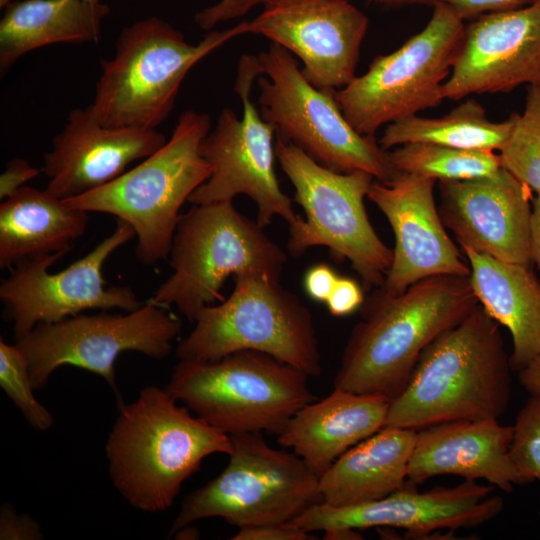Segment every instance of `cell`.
<instances>
[{
  "label": "cell",
  "instance_id": "obj_42",
  "mask_svg": "<svg viewBox=\"0 0 540 540\" xmlns=\"http://www.w3.org/2000/svg\"><path fill=\"white\" fill-rule=\"evenodd\" d=\"M325 539L329 540H343V539H359L360 535L355 529L336 528L324 531Z\"/></svg>",
  "mask_w": 540,
  "mask_h": 540
},
{
  "label": "cell",
  "instance_id": "obj_19",
  "mask_svg": "<svg viewBox=\"0 0 540 540\" xmlns=\"http://www.w3.org/2000/svg\"><path fill=\"white\" fill-rule=\"evenodd\" d=\"M443 225L461 247L532 269V191L503 167L487 177L439 181Z\"/></svg>",
  "mask_w": 540,
  "mask_h": 540
},
{
  "label": "cell",
  "instance_id": "obj_14",
  "mask_svg": "<svg viewBox=\"0 0 540 540\" xmlns=\"http://www.w3.org/2000/svg\"><path fill=\"white\" fill-rule=\"evenodd\" d=\"M260 76L255 55L240 58L235 92L242 102L241 118L224 108L213 130L202 140L200 153L211 167L210 177L188 198L191 204L233 200L247 195L257 206V222L263 228L275 216L289 226L299 218L292 199L285 194L274 169L275 127L265 121L251 100L253 82Z\"/></svg>",
  "mask_w": 540,
  "mask_h": 540
},
{
  "label": "cell",
  "instance_id": "obj_18",
  "mask_svg": "<svg viewBox=\"0 0 540 540\" xmlns=\"http://www.w3.org/2000/svg\"><path fill=\"white\" fill-rule=\"evenodd\" d=\"M540 85V0L479 15L464 25L444 99Z\"/></svg>",
  "mask_w": 540,
  "mask_h": 540
},
{
  "label": "cell",
  "instance_id": "obj_1",
  "mask_svg": "<svg viewBox=\"0 0 540 540\" xmlns=\"http://www.w3.org/2000/svg\"><path fill=\"white\" fill-rule=\"evenodd\" d=\"M479 302L469 276L437 275L400 294L381 287L364 298L334 378V388L395 399L424 349Z\"/></svg>",
  "mask_w": 540,
  "mask_h": 540
},
{
  "label": "cell",
  "instance_id": "obj_41",
  "mask_svg": "<svg viewBox=\"0 0 540 540\" xmlns=\"http://www.w3.org/2000/svg\"><path fill=\"white\" fill-rule=\"evenodd\" d=\"M530 246L533 264L540 272V195L532 200Z\"/></svg>",
  "mask_w": 540,
  "mask_h": 540
},
{
  "label": "cell",
  "instance_id": "obj_10",
  "mask_svg": "<svg viewBox=\"0 0 540 540\" xmlns=\"http://www.w3.org/2000/svg\"><path fill=\"white\" fill-rule=\"evenodd\" d=\"M275 156L295 189L305 219L289 226L287 249L294 257L325 246L336 261L349 260L367 289L381 287L393 259L368 218L364 198L374 177L361 170L331 171L276 136Z\"/></svg>",
  "mask_w": 540,
  "mask_h": 540
},
{
  "label": "cell",
  "instance_id": "obj_8",
  "mask_svg": "<svg viewBox=\"0 0 540 540\" xmlns=\"http://www.w3.org/2000/svg\"><path fill=\"white\" fill-rule=\"evenodd\" d=\"M308 378L268 354L245 350L216 360H179L165 389L229 436L278 434L302 407L316 400Z\"/></svg>",
  "mask_w": 540,
  "mask_h": 540
},
{
  "label": "cell",
  "instance_id": "obj_17",
  "mask_svg": "<svg viewBox=\"0 0 540 540\" xmlns=\"http://www.w3.org/2000/svg\"><path fill=\"white\" fill-rule=\"evenodd\" d=\"M493 485L467 481L453 487L419 492L407 482L390 495L360 505L333 507L319 502L291 521L306 532L329 529L391 527L410 536H426L438 530H457L481 525L501 513L502 497Z\"/></svg>",
  "mask_w": 540,
  "mask_h": 540
},
{
  "label": "cell",
  "instance_id": "obj_36",
  "mask_svg": "<svg viewBox=\"0 0 540 540\" xmlns=\"http://www.w3.org/2000/svg\"><path fill=\"white\" fill-rule=\"evenodd\" d=\"M534 0H434L448 5L464 21L479 15L521 8Z\"/></svg>",
  "mask_w": 540,
  "mask_h": 540
},
{
  "label": "cell",
  "instance_id": "obj_35",
  "mask_svg": "<svg viewBox=\"0 0 540 540\" xmlns=\"http://www.w3.org/2000/svg\"><path fill=\"white\" fill-rule=\"evenodd\" d=\"M364 298L362 288L355 280L339 276L326 304L331 315L342 317L359 309Z\"/></svg>",
  "mask_w": 540,
  "mask_h": 540
},
{
  "label": "cell",
  "instance_id": "obj_31",
  "mask_svg": "<svg viewBox=\"0 0 540 540\" xmlns=\"http://www.w3.org/2000/svg\"><path fill=\"white\" fill-rule=\"evenodd\" d=\"M0 386L26 421L38 431H47L54 424L50 411L33 394L28 363L15 344L0 339Z\"/></svg>",
  "mask_w": 540,
  "mask_h": 540
},
{
  "label": "cell",
  "instance_id": "obj_39",
  "mask_svg": "<svg viewBox=\"0 0 540 540\" xmlns=\"http://www.w3.org/2000/svg\"><path fill=\"white\" fill-rule=\"evenodd\" d=\"M41 171L25 159H12L0 175V199L4 200L12 195L25 186V183L37 177Z\"/></svg>",
  "mask_w": 540,
  "mask_h": 540
},
{
  "label": "cell",
  "instance_id": "obj_44",
  "mask_svg": "<svg viewBox=\"0 0 540 540\" xmlns=\"http://www.w3.org/2000/svg\"><path fill=\"white\" fill-rule=\"evenodd\" d=\"M172 537L175 539H198L200 533L197 528L189 524L178 530Z\"/></svg>",
  "mask_w": 540,
  "mask_h": 540
},
{
  "label": "cell",
  "instance_id": "obj_15",
  "mask_svg": "<svg viewBox=\"0 0 540 540\" xmlns=\"http://www.w3.org/2000/svg\"><path fill=\"white\" fill-rule=\"evenodd\" d=\"M136 237L117 219L113 232L81 259L57 273L49 268L68 251L24 259L10 267L0 284V300L15 338L41 323H54L90 309L131 312L143 304L130 286L108 285L103 265L119 247Z\"/></svg>",
  "mask_w": 540,
  "mask_h": 540
},
{
  "label": "cell",
  "instance_id": "obj_38",
  "mask_svg": "<svg viewBox=\"0 0 540 540\" xmlns=\"http://www.w3.org/2000/svg\"><path fill=\"white\" fill-rule=\"evenodd\" d=\"M338 277L328 264H316L310 267L304 275L305 292L311 299L326 303Z\"/></svg>",
  "mask_w": 540,
  "mask_h": 540
},
{
  "label": "cell",
  "instance_id": "obj_11",
  "mask_svg": "<svg viewBox=\"0 0 540 540\" xmlns=\"http://www.w3.org/2000/svg\"><path fill=\"white\" fill-rule=\"evenodd\" d=\"M230 437L227 466L185 496L168 538L186 525L211 517L239 529L288 523L322 502L319 476L294 452L270 446L260 432Z\"/></svg>",
  "mask_w": 540,
  "mask_h": 540
},
{
  "label": "cell",
  "instance_id": "obj_5",
  "mask_svg": "<svg viewBox=\"0 0 540 540\" xmlns=\"http://www.w3.org/2000/svg\"><path fill=\"white\" fill-rule=\"evenodd\" d=\"M210 117L183 112L170 139L116 179L63 202L86 212H101L129 223L136 233V256L153 265L169 255L180 208L211 175L200 153Z\"/></svg>",
  "mask_w": 540,
  "mask_h": 540
},
{
  "label": "cell",
  "instance_id": "obj_30",
  "mask_svg": "<svg viewBox=\"0 0 540 540\" xmlns=\"http://www.w3.org/2000/svg\"><path fill=\"white\" fill-rule=\"evenodd\" d=\"M501 166L540 195V85H529L522 114L499 150Z\"/></svg>",
  "mask_w": 540,
  "mask_h": 540
},
{
  "label": "cell",
  "instance_id": "obj_21",
  "mask_svg": "<svg viewBox=\"0 0 540 540\" xmlns=\"http://www.w3.org/2000/svg\"><path fill=\"white\" fill-rule=\"evenodd\" d=\"M166 141L157 130L105 126L91 104L75 108L43 157L42 171L49 179L46 190L64 200L97 189Z\"/></svg>",
  "mask_w": 540,
  "mask_h": 540
},
{
  "label": "cell",
  "instance_id": "obj_9",
  "mask_svg": "<svg viewBox=\"0 0 540 540\" xmlns=\"http://www.w3.org/2000/svg\"><path fill=\"white\" fill-rule=\"evenodd\" d=\"M255 60L260 73L259 110L263 119L275 127L277 137L337 173L361 170L384 184L399 174L389 151L374 136L357 132L333 92L313 86L290 52L271 43L267 50L255 55Z\"/></svg>",
  "mask_w": 540,
  "mask_h": 540
},
{
  "label": "cell",
  "instance_id": "obj_46",
  "mask_svg": "<svg viewBox=\"0 0 540 540\" xmlns=\"http://www.w3.org/2000/svg\"><path fill=\"white\" fill-rule=\"evenodd\" d=\"M87 1H90V2H95V3H97V2H101V0H87Z\"/></svg>",
  "mask_w": 540,
  "mask_h": 540
},
{
  "label": "cell",
  "instance_id": "obj_33",
  "mask_svg": "<svg viewBox=\"0 0 540 540\" xmlns=\"http://www.w3.org/2000/svg\"><path fill=\"white\" fill-rule=\"evenodd\" d=\"M43 538L40 525L29 515L17 513L10 504L1 507V540H40Z\"/></svg>",
  "mask_w": 540,
  "mask_h": 540
},
{
  "label": "cell",
  "instance_id": "obj_37",
  "mask_svg": "<svg viewBox=\"0 0 540 540\" xmlns=\"http://www.w3.org/2000/svg\"><path fill=\"white\" fill-rule=\"evenodd\" d=\"M232 540H308L309 532L291 522L241 528Z\"/></svg>",
  "mask_w": 540,
  "mask_h": 540
},
{
  "label": "cell",
  "instance_id": "obj_25",
  "mask_svg": "<svg viewBox=\"0 0 540 540\" xmlns=\"http://www.w3.org/2000/svg\"><path fill=\"white\" fill-rule=\"evenodd\" d=\"M461 249L479 304L512 336L510 365L519 371L540 355V281L532 269Z\"/></svg>",
  "mask_w": 540,
  "mask_h": 540
},
{
  "label": "cell",
  "instance_id": "obj_16",
  "mask_svg": "<svg viewBox=\"0 0 540 540\" xmlns=\"http://www.w3.org/2000/svg\"><path fill=\"white\" fill-rule=\"evenodd\" d=\"M246 34L262 35L295 54L315 87L334 92L356 77L368 17L347 0H262Z\"/></svg>",
  "mask_w": 540,
  "mask_h": 540
},
{
  "label": "cell",
  "instance_id": "obj_3",
  "mask_svg": "<svg viewBox=\"0 0 540 540\" xmlns=\"http://www.w3.org/2000/svg\"><path fill=\"white\" fill-rule=\"evenodd\" d=\"M494 320L479 304L422 352L390 401L385 426L409 429L453 420H498L511 396V365Z\"/></svg>",
  "mask_w": 540,
  "mask_h": 540
},
{
  "label": "cell",
  "instance_id": "obj_45",
  "mask_svg": "<svg viewBox=\"0 0 540 540\" xmlns=\"http://www.w3.org/2000/svg\"><path fill=\"white\" fill-rule=\"evenodd\" d=\"M14 2L13 0H0V7L6 8L9 4Z\"/></svg>",
  "mask_w": 540,
  "mask_h": 540
},
{
  "label": "cell",
  "instance_id": "obj_43",
  "mask_svg": "<svg viewBox=\"0 0 540 540\" xmlns=\"http://www.w3.org/2000/svg\"><path fill=\"white\" fill-rule=\"evenodd\" d=\"M382 4L387 5H425L433 6L434 0H371Z\"/></svg>",
  "mask_w": 540,
  "mask_h": 540
},
{
  "label": "cell",
  "instance_id": "obj_7",
  "mask_svg": "<svg viewBox=\"0 0 540 540\" xmlns=\"http://www.w3.org/2000/svg\"><path fill=\"white\" fill-rule=\"evenodd\" d=\"M173 273L151 300L175 306L190 322L206 306L223 301L229 276L261 272L281 279L287 254L233 200L192 204L179 218L169 252Z\"/></svg>",
  "mask_w": 540,
  "mask_h": 540
},
{
  "label": "cell",
  "instance_id": "obj_13",
  "mask_svg": "<svg viewBox=\"0 0 540 540\" xmlns=\"http://www.w3.org/2000/svg\"><path fill=\"white\" fill-rule=\"evenodd\" d=\"M182 328L181 320L152 300L125 314H77L54 323H41L16 337L26 357L34 389L42 388L59 367L71 365L102 377L119 403L115 362L134 351L153 359L166 358Z\"/></svg>",
  "mask_w": 540,
  "mask_h": 540
},
{
  "label": "cell",
  "instance_id": "obj_4",
  "mask_svg": "<svg viewBox=\"0 0 540 540\" xmlns=\"http://www.w3.org/2000/svg\"><path fill=\"white\" fill-rule=\"evenodd\" d=\"M246 22L211 31L197 44L165 20L151 16L122 28L115 53L102 59L91 104L108 127L156 130L173 110L180 86L202 58L237 36Z\"/></svg>",
  "mask_w": 540,
  "mask_h": 540
},
{
  "label": "cell",
  "instance_id": "obj_34",
  "mask_svg": "<svg viewBox=\"0 0 540 540\" xmlns=\"http://www.w3.org/2000/svg\"><path fill=\"white\" fill-rule=\"evenodd\" d=\"M262 0H220L195 14V23L203 30H210L224 23L247 14Z\"/></svg>",
  "mask_w": 540,
  "mask_h": 540
},
{
  "label": "cell",
  "instance_id": "obj_6",
  "mask_svg": "<svg viewBox=\"0 0 540 540\" xmlns=\"http://www.w3.org/2000/svg\"><path fill=\"white\" fill-rule=\"evenodd\" d=\"M232 278L230 296L198 313L193 330L176 348L179 360H216L250 350L319 376L321 355L310 309L268 274L245 272Z\"/></svg>",
  "mask_w": 540,
  "mask_h": 540
},
{
  "label": "cell",
  "instance_id": "obj_22",
  "mask_svg": "<svg viewBox=\"0 0 540 540\" xmlns=\"http://www.w3.org/2000/svg\"><path fill=\"white\" fill-rule=\"evenodd\" d=\"M513 426L496 419L453 420L416 431L407 482L418 485L438 475H457L467 481L484 479L504 492L526 484L514 466L509 449Z\"/></svg>",
  "mask_w": 540,
  "mask_h": 540
},
{
  "label": "cell",
  "instance_id": "obj_12",
  "mask_svg": "<svg viewBox=\"0 0 540 540\" xmlns=\"http://www.w3.org/2000/svg\"><path fill=\"white\" fill-rule=\"evenodd\" d=\"M427 25L387 55H379L368 70L333 92L354 129L374 136L384 125L438 106L442 86L451 73L464 20L437 2Z\"/></svg>",
  "mask_w": 540,
  "mask_h": 540
},
{
  "label": "cell",
  "instance_id": "obj_23",
  "mask_svg": "<svg viewBox=\"0 0 540 540\" xmlns=\"http://www.w3.org/2000/svg\"><path fill=\"white\" fill-rule=\"evenodd\" d=\"M390 401L379 395L334 388L302 407L277 434L318 476L343 453L386 424Z\"/></svg>",
  "mask_w": 540,
  "mask_h": 540
},
{
  "label": "cell",
  "instance_id": "obj_40",
  "mask_svg": "<svg viewBox=\"0 0 540 540\" xmlns=\"http://www.w3.org/2000/svg\"><path fill=\"white\" fill-rule=\"evenodd\" d=\"M518 372V380L529 395H540V355Z\"/></svg>",
  "mask_w": 540,
  "mask_h": 540
},
{
  "label": "cell",
  "instance_id": "obj_26",
  "mask_svg": "<svg viewBox=\"0 0 540 540\" xmlns=\"http://www.w3.org/2000/svg\"><path fill=\"white\" fill-rule=\"evenodd\" d=\"M88 220V212L67 206L46 189L21 187L0 205V268L68 251Z\"/></svg>",
  "mask_w": 540,
  "mask_h": 540
},
{
  "label": "cell",
  "instance_id": "obj_24",
  "mask_svg": "<svg viewBox=\"0 0 540 540\" xmlns=\"http://www.w3.org/2000/svg\"><path fill=\"white\" fill-rule=\"evenodd\" d=\"M416 430L384 426L343 453L319 476L323 503L348 507L384 498L407 483Z\"/></svg>",
  "mask_w": 540,
  "mask_h": 540
},
{
  "label": "cell",
  "instance_id": "obj_32",
  "mask_svg": "<svg viewBox=\"0 0 540 540\" xmlns=\"http://www.w3.org/2000/svg\"><path fill=\"white\" fill-rule=\"evenodd\" d=\"M513 426L510 458L525 483L540 480V395H530Z\"/></svg>",
  "mask_w": 540,
  "mask_h": 540
},
{
  "label": "cell",
  "instance_id": "obj_28",
  "mask_svg": "<svg viewBox=\"0 0 540 540\" xmlns=\"http://www.w3.org/2000/svg\"><path fill=\"white\" fill-rule=\"evenodd\" d=\"M516 113L502 122L488 119L484 107L467 99L436 118L417 115L388 124L378 143L384 150L407 144L428 143L467 150L494 151L506 142Z\"/></svg>",
  "mask_w": 540,
  "mask_h": 540
},
{
  "label": "cell",
  "instance_id": "obj_29",
  "mask_svg": "<svg viewBox=\"0 0 540 540\" xmlns=\"http://www.w3.org/2000/svg\"><path fill=\"white\" fill-rule=\"evenodd\" d=\"M399 173L420 175L436 181L487 177L502 166L494 151L467 150L428 143H407L389 151Z\"/></svg>",
  "mask_w": 540,
  "mask_h": 540
},
{
  "label": "cell",
  "instance_id": "obj_20",
  "mask_svg": "<svg viewBox=\"0 0 540 540\" xmlns=\"http://www.w3.org/2000/svg\"><path fill=\"white\" fill-rule=\"evenodd\" d=\"M436 180L399 173L388 184L373 181L368 199L387 218L395 236L390 268L381 286L400 294L437 275L469 276L470 267L448 236L434 199Z\"/></svg>",
  "mask_w": 540,
  "mask_h": 540
},
{
  "label": "cell",
  "instance_id": "obj_2",
  "mask_svg": "<svg viewBox=\"0 0 540 540\" xmlns=\"http://www.w3.org/2000/svg\"><path fill=\"white\" fill-rule=\"evenodd\" d=\"M177 402L166 389L143 388L132 403H120L107 438L111 481L142 512L170 508L183 483L206 457L232 451L228 434Z\"/></svg>",
  "mask_w": 540,
  "mask_h": 540
},
{
  "label": "cell",
  "instance_id": "obj_27",
  "mask_svg": "<svg viewBox=\"0 0 540 540\" xmlns=\"http://www.w3.org/2000/svg\"><path fill=\"white\" fill-rule=\"evenodd\" d=\"M110 7L87 0H22L0 21V74L26 53L57 43L98 42Z\"/></svg>",
  "mask_w": 540,
  "mask_h": 540
}]
</instances>
